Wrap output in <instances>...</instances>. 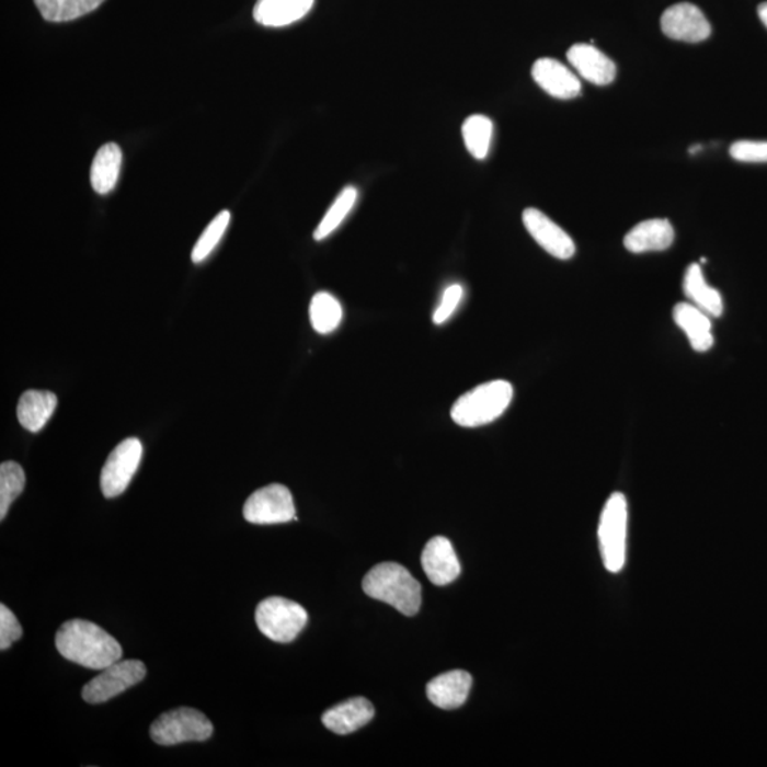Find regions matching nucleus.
<instances>
[{"instance_id":"11","label":"nucleus","mask_w":767,"mask_h":767,"mask_svg":"<svg viewBox=\"0 0 767 767\" xmlns=\"http://www.w3.org/2000/svg\"><path fill=\"white\" fill-rule=\"evenodd\" d=\"M524 224L527 232L549 255L568 261L575 253V243L564 229L560 228L548 215L536 208H527L524 213Z\"/></svg>"},{"instance_id":"20","label":"nucleus","mask_w":767,"mask_h":767,"mask_svg":"<svg viewBox=\"0 0 767 767\" xmlns=\"http://www.w3.org/2000/svg\"><path fill=\"white\" fill-rule=\"evenodd\" d=\"M57 407V397L50 391L28 390L23 392L18 404V420L23 428L38 433L51 419Z\"/></svg>"},{"instance_id":"22","label":"nucleus","mask_w":767,"mask_h":767,"mask_svg":"<svg viewBox=\"0 0 767 767\" xmlns=\"http://www.w3.org/2000/svg\"><path fill=\"white\" fill-rule=\"evenodd\" d=\"M123 152L117 144H105L95 153L90 170V182L93 190L100 195L108 194L117 185L119 171H122Z\"/></svg>"},{"instance_id":"30","label":"nucleus","mask_w":767,"mask_h":767,"mask_svg":"<svg viewBox=\"0 0 767 767\" xmlns=\"http://www.w3.org/2000/svg\"><path fill=\"white\" fill-rule=\"evenodd\" d=\"M23 630L19 625L18 618L2 604L0 606V650L7 651L11 649L13 642L22 639Z\"/></svg>"},{"instance_id":"14","label":"nucleus","mask_w":767,"mask_h":767,"mask_svg":"<svg viewBox=\"0 0 767 767\" xmlns=\"http://www.w3.org/2000/svg\"><path fill=\"white\" fill-rule=\"evenodd\" d=\"M568 60L579 76L587 80L588 83L607 85L616 80V64L593 45L577 43V45L570 47Z\"/></svg>"},{"instance_id":"2","label":"nucleus","mask_w":767,"mask_h":767,"mask_svg":"<svg viewBox=\"0 0 767 767\" xmlns=\"http://www.w3.org/2000/svg\"><path fill=\"white\" fill-rule=\"evenodd\" d=\"M363 589L374 600L390 604L404 616H415L421 607V584L409 569L398 563H381L363 580Z\"/></svg>"},{"instance_id":"8","label":"nucleus","mask_w":767,"mask_h":767,"mask_svg":"<svg viewBox=\"0 0 767 767\" xmlns=\"http://www.w3.org/2000/svg\"><path fill=\"white\" fill-rule=\"evenodd\" d=\"M243 517L253 525H277L297 520L294 496L289 489L273 483L249 496Z\"/></svg>"},{"instance_id":"31","label":"nucleus","mask_w":767,"mask_h":767,"mask_svg":"<svg viewBox=\"0 0 767 767\" xmlns=\"http://www.w3.org/2000/svg\"><path fill=\"white\" fill-rule=\"evenodd\" d=\"M463 297V287L460 285H453L449 286L447 290H445V294L443 296V300H440V305L438 306V309L435 310L434 313V323L435 324H444L445 321H447L450 316L454 314V311L457 310V307L459 305V301L462 300Z\"/></svg>"},{"instance_id":"4","label":"nucleus","mask_w":767,"mask_h":767,"mask_svg":"<svg viewBox=\"0 0 767 767\" xmlns=\"http://www.w3.org/2000/svg\"><path fill=\"white\" fill-rule=\"evenodd\" d=\"M628 503L622 493H613L600 517L598 540L604 565L610 573L621 572L627 559Z\"/></svg>"},{"instance_id":"29","label":"nucleus","mask_w":767,"mask_h":767,"mask_svg":"<svg viewBox=\"0 0 767 767\" xmlns=\"http://www.w3.org/2000/svg\"><path fill=\"white\" fill-rule=\"evenodd\" d=\"M729 152L733 160L740 162H767V141H736Z\"/></svg>"},{"instance_id":"5","label":"nucleus","mask_w":767,"mask_h":767,"mask_svg":"<svg viewBox=\"0 0 767 767\" xmlns=\"http://www.w3.org/2000/svg\"><path fill=\"white\" fill-rule=\"evenodd\" d=\"M214 733L213 722L194 708H176L162 713L152 723V741L162 746L181 745L186 742H205Z\"/></svg>"},{"instance_id":"10","label":"nucleus","mask_w":767,"mask_h":767,"mask_svg":"<svg viewBox=\"0 0 767 767\" xmlns=\"http://www.w3.org/2000/svg\"><path fill=\"white\" fill-rule=\"evenodd\" d=\"M661 28L673 41L699 43L711 36L712 27L701 9L692 3H677L666 9Z\"/></svg>"},{"instance_id":"15","label":"nucleus","mask_w":767,"mask_h":767,"mask_svg":"<svg viewBox=\"0 0 767 767\" xmlns=\"http://www.w3.org/2000/svg\"><path fill=\"white\" fill-rule=\"evenodd\" d=\"M472 687V675L467 671L455 669L440 674L426 685L431 702L440 709H457L467 702Z\"/></svg>"},{"instance_id":"23","label":"nucleus","mask_w":767,"mask_h":767,"mask_svg":"<svg viewBox=\"0 0 767 767\" xmlns=\"http://www.w3.org/2000/svg\"><path fill=\"white\" fill-rule=\"evenodd\" d=\"M104 0H35L47 22H70L95 11Z\"/></svg>"},{"instance_id":"3","label":"nucleus","mask_w":767,"mask_h":767,"mask_svg":"<svg viewBox=\"0 0 767 767\" xmlns=\"http://www.w3.org/2000/svg\"><path fill=\"white\" fill-rule=\"evenodd\" d=\"M513 400V387L505 380L481 384L460 396L455 402L450 416L455 424L463 428H477L496 421L510 409Z\"/></svg>"},{"instance_id":"16","label":"nucleus","mask_w":767,"mask_h":767,"mask_svg":"<svg viewBox=\"0 0 767 767\" xmlns=\"http://www.w3.org/2000/svg\"><path fill=\"white\" fill-rule=\"evenodd\" d=\"M675 230L668 219L642 220L626 234L625 247L631 253L663 252L674 243Z\"/></svg>"},{"instance_id":"6","label":"nucleus","mask_w":767,"mask_h":767,"mask_svg":"<svg viewBox=\"0 0 767 767\" xmlns=\"http://www.w3.org/2000/svg\"><path fill=\"white\" fill-rule=\"evenodd\" d=\"M255 620L263 636L286 644L296 640L305 630L309 616L299 603L283 597H268L259 603Z\"/></svg>"},{"instance_id":"25","label":"nucleus","mask_w":767,"mask_h":767,"mask_svg":"<svg viewBox=\"0 0 767 767\" xmlns=\"http://www.w3.org/2000/svg\"><path fill=\"white\" fill-rule=\"evenodd\" d=\"M462 136L469 153L477 160H485L493 137L492 119L482 114L471 115L465 119Z\"/></svg>"},{"instance_id":"19","label":"nucleus","mask_w":767,"mask_h":767,"mask_svg":"<svg viewBox=\"0 0 767 767\" xmlns=\"http://www.w3.org/2000/svg\"><path fill=\"white\" fill-rule=\"evenodd\" d=\"M313 4L314 0H257L253 18L262 26L285 27L304 19Z\"/></svg>"},{"instance_id":"21","label":"nucleus","mask_w":767,"mask_h":767,"mask_svg":"<svg viewBox=\"0 0 767 767\" xmlns=\"http://www.w3.org/2000/svg\"><path fill=\"white\" fill-rule=\"evenodd\" d=\"M684 291L692 304L711 318H721L723 313V299L716 287L709 286L705 281L703 272L698 263H692L685 272Z\"/></svg>"},{"instance_id":"12","label":"nucleus","mask_w":767,"mask_h":767,"mask_svg":"<svg viewBox=\"0 0 767 767\" xmlns=\"http://www.w3.org/2000/svg\"><path fill=\"white\" fill-rule=\"evenodd\" d=\"M422 569L435 586H447L458 579L460 563L454 546L444 536L433 537L421 556Z\"/></svg>"},{"instance_id":"7","label":"nucleus","mask_w":767,"mask_h":767,"mask_svg":"<svg viewBox=\"0 0 767 767\" xmlns=\"http://www.w3.org/2000/svg\"><path fill=\"white\" fill-rule=\"evenodd\" d=\"M147 675V666L138 660H118L107 668L102 669V674L85 684L81 690V697L91 705H99L110 701L124 690L134 685L140 684Z\"/></svg>"},{"instance_id":"9","label":"nucleus","mask_w":767,"mask_h":767,"mask_svg":"<svg viewBox=\"0 0 767 767\" xmlns=\"http://www.w3.org/2000/svg\"><path fill=\"white\" fill-rule=\"evenodd\" d=\"M142 444L138 438H127L108 455L100 477V486L107 499L122 495L140 467Z\"/></svg>"},{"instance_id":"17","label":"nucleus","mask_w":767,"mask_h":767,"mask_svg":"<svg viewBox=\"0 0 767 767\" xmlns=\"http://www.w3.org/2000/svg\"><path fill=\"white\" fill-rule=\"evenodd\" d=\"M373 718V703L366 698L357 697L330 708L321 717V722L337 735H348L367 725Z\"/></svg>"},{"instance_id":"28","label":"nucleus","mask_w":767,"mask_h":767,"mask_svg":"<svg viewBox=\"0 0 767 767\" xmlns=\"http://www.w3.org/2000/svg\"><path fill=\"white\" fill-rule=\"evenodd\" d=\"M229 220V210H222V213H219L217 218L206 227L198 242H196L194 249H192V262H204L205 259L214 252V249L217 248L220 239H222L225 230L228 228Z\"/></svg>"},{"instance_id":"32","label":"nucleus","mask_w":767,"mask_h":767,"mask_svg":"<svg viewBox=\"0 0 767 767\" xmlns=\"http://www.w3.org/2000/svg\"><path fill=\"white\" fill-rule=\"evenodd\" d=\"M762 23L767 27V2L762 3L759 9H757Z\"/></svg>"},{"instance_id":"13","label":"nucleus","mask_w":767,"mask_h":767,"mask_svg":"<svg viewBox=\"0 0 767 767\" xmlns=\"http://www.w3.org/2000/svg\"><path fill=\"white\" fill-rule=\"evenodd\" d=\"M531 76L541 90L551 98L570 100L582 93V81L559 60L543 57L531 67Z\"/></svg>"},{"instance_id":"26","label":"nucleus","mask_w":767,"mask_h":767,"mask_svg":"<svg viewBox=\"0 0 767 767\" xmlns=\"http://www.w3.org/2000/svg\"><path fill=\"white\" fill-rule=\"evenodd\" d=\"M358 191L354 186H345L340 192L333 205L330 206L328 214L321 219L318 229L314 230L316 241H323V239L329 238L343 224V220L348 217L354 205H356Z\"/></svg>"},{"instance_id":"18","label":"nucleus","mask_w":767,"mask_h":767,"mask_svg":"<svg viewBox=\"0 0 767 767\" xmlns=\"http://www.w3.org/2000/svg\"><path fill=\"white\" fill-rule=\"evenodd\" d=\"M674 321L689 340L690 347L698 353L708 352L713 339L711 316L692 304H678L673 311Z\"/></svg>"},{"instance_id":"1","label":"nucleus","mask_w":767,"mask_h":767,"mask_svg":"<svg viewBox=\"0 0 767 767\" xmlns=\"http://www.w3.org/2000/svg\"><path fill=\"white\" fill-rule=\"evenodd\" d=\"M57 651L67 661L84 668L102 671L122 660L119 642L102 627L85 620H70L57 631Z\"/></svg>"},{"instance_id":"24","label":"nucleus","mask_w":767,"mask_h":767,"mask_svg":"<svg viewBox=\"0 0 767 767\" xmlns=\"http://www.w3.org/2000/svg\"><path fill=\"white\" fill-rule=\"evenodd\" d=\"M310 323L319 334L333 333L343 319L340 301L328 291H320L310 301Z\"/></svg>"},{"instance_id":"27","label":"nucleus","mask_w":767,"mask_h":767,"mask_svg":"<svg viewBox=\"0 0 767 767\" xmlns=\"http://www.w3.org/2000/svg\"><path fill=\"white\" fill-rule=\"evenodd\" d=\"M26 485V474L21 465L8 460L0 465V519L7 517L9 507Z\"/></svg>"}]
</instances>
